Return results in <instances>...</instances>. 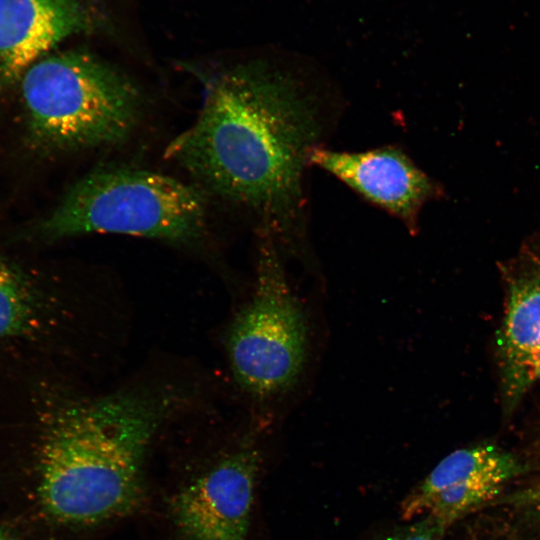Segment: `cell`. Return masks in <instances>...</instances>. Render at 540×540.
Segmentation results:
<instances>
[{
	"label": "cell",
	"mask_w": 540,
	"mask_h": 540,
	"mask_svg": "<svg viewBox=\"0 0 540 540\" xmlns=\"http://www.w3.org/2000/svg\"><path fill=\"white\" fill-rule=\"evenodd\" d=\"M524 472L510 452L491 444L453 451L404 499L405 520L430 515L447 527L496 498L506 484Z\"/></svg>",
	"instance_id": "52a82bcc"
},
{
	"label": "cell",
	"mask_w": 540,
	"mask_h": 540,
	"mask_svg": "<svg viewBox=\"0 0 540 540\" xmlns=\"http://www.w3.org/2000/svg\"><path fill=\"white\" fill-rule=\"evenodd\" d=\"M260 463V451L246 435L183 478L167 500L175 538L249 540Z\"/></svg>",
	"instance_id": "8992f818"
},
{
	"label": "cell",
	"mask_w": 540,
	"mask_h": 540,
	"mask_svg": "<svg viewBox=\"0 0 540 540\" xmlns=\"http://www.w3.org/2000/svg\"><path fill=\"white\" fill-rule=\"evenodd\" d=\"M29 286L0 258V340L22 332L34 314Z\"/></svg>",
	"instance_id": "8fae6325"
},
{
	"label": "cell",
	"mask_w": 540,
	"mask_h": 540,
	"mask_svg": "<svg viewBox=\"0 0 540 540\" xmlns=\"http://www.w3.org/2000/svg\"><path fill=\"white\" fill-rule=\"evenodd\" d=\"M0 540H12V538L7 532H5L3 529H0Z\"/></svg>",
	"instance_id": "5bb4252c"
},
{
	"label": "cell",
	"mask_w": 540,
	"mask_h": 540,
	"mask_svg": "<svg viewBox=\"0 0 540 540\" xmlns=\"http://www.w3.org/2000/svg\"><path fill=\"white\" fill-rule=\"evenodd\" d=\"M274 243L266 232L252 293L231 321L226 337L236 383L252 400L265 405L295 390L310 349L307 309L293 292Z\"/></svg>",
	"instance_id": "5b68a950"
},
{
	"label": "cell",
	"mask_w": 540,
	"mask_h": 540,
	"mask_svg": "<svg viewBox=\"0 0 540 540\" xmlns=\"http://www.w3.org/2000/svg\"><path fill=\"white\" fill-rule=\"evenodd\" d=\"M103 23L94 0H0V89L59 42Z\"/></svg>",
	"instance_id": "9c48e42d"
},
{
	"label": "cell",
	"mask_w": 540,
	"mask_h": 540,
	"mask_svg": "<svg viewBox=\"0 0 540 540\" xmlns=\"http://www.w3.org/2000/svg\"><path fill=\"white\" fill-rule=\"evenodd\" d=\"M207 228L199 187L143 169L105 168L71 186L39 229L50 239L122 234L196 245Z\"/></svg>",
	"instance_id": "277c9868"
},
{
	"label": "cell",
	"mask_w": 540,
	"mask_h": 540,
	"mask_svg": "<svg viewBox=\"0 0 540 540\" xmlns=\"http://www.w3.org/2000/svg\"><path fill=\"white\" fill-rule=\"evenodd\" d=\"M199 76V113L165 157L206 191L259 213L273 237L293 241L303 169L319 135L312 103L293 79L259 61Z\"/></svg>",
	"instance_id": "6da1fadb"
},
{
	"label": "cell",
	"mask_w": 540,
	"mask_h": 540,
	"mask_svg": "<svg viewBox=\"0 0 540 540\" xmlns=\"http://www.w3.org/2000/svg\"><path fill=\"white\" fill-rule=\"evenodd\" d=\"M447 526L437 518L426 515L391 535L386 540H443Z\"/></svg>",
	"instance_id": "7c38bea8"
},
{
	"label": "cell",
	"mask_w": 540,
	"mask_h": 540,
	"mask_svg": "<svg viewBox=\"0 0 540 540\" xmlns=\"http://www.w3.org/2000/svg\"><path fill=\"white\" fill-rule=\"evenodd\" d=\"M182 396L170 386L135 387L54 404L42 420L37 453L44 515L84 531L132 515L144 498L148 452Z\"/></svg>",
	"instance_id": "7a4b0ae2"
},
{
	"label": "cell",
	"mask_w": 540,
	"mask_h": 540,
	"mask_svg": "<svg viewBox=\"0 0 540 540\" xmlns=\"http://www.w3.org/2000/svg\"><path fill=\"white\" fill-rule=\"evenodd\" d=\"M507 277V301L497 333L501 390L512 411L540 381V253L528 250Z\"/></svg>",
	"instance_id": "30bf717a"
},
{
	"label": "cell",
	"mask_w": 540,
	"mask_h": 540,
	"mask_svg": "<svg viewBox=\"0 0 540 540\" xmlns=\"http://www.w3.org/2000/svg\"><path fill=\"white\" fill-rule=\"evenodd\" d=\"M511 501L523 506H531L540 510V487L521 492Z\"/></svg>",
	"instance_id": "4fadbf2b"
},
{
	"label": "cell",
	"mask_w": 540,
	"mask_h": 540,
	"mask_svg": "<svg viewBox=\"0 0 540 540\" xmlns=\"http://www.w3.org/2000/svg\"><path fill=\"white\" fill-rule=\"evenodd\" d=\"M308 163L328 172L370 203L401 220L411 233L418 229L423 205L437 190L430 178L396 147L362 152L315 147Z\"/></svg>",
	"instance_id": "ba28073f"
},
{
	"label": "cell",
	"mask_w": 540,
	"mask_h": 540,
	"mask_svg": "<svg viewBox=\"0 0 540 540\" xmlns=\"http://www.w3.org/2000/svg\"><path fill=\"white\" fill-rule=\"evenodd\" d=\"M29 138L48 152L125 141L142 112V95L122 71L85 51L41 58L22 75Z\"/></svg>",
	"instance_id": "3957f363"
}]
</instances>
